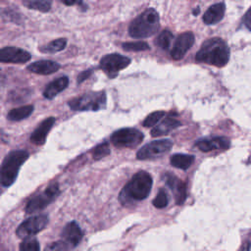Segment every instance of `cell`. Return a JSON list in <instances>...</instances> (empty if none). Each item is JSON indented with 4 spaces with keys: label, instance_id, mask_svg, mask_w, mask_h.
<instances>
[{
    "label": "cell",
    "instance_id": "6da1fadb",
    "mask_svg": "<svg viewBox=\"0 0 251 251\" xmlns=\"http://www.w3.org/2000/svg\"><path fill=\"white\" fill-rule=\"evenodd\" d=\"M151 187V176L144 171L138 172L122 189V191L120 192L119 199L123 205L129 204L132 201L143 200L149 195Z\"/></svg>",
    "mask_w": 251,
    "mask_h": 251
},
{
    "label": "cell",
    "instance_id": "7a4b0ae2",
    "mask_svg": "<svg viewBox=\"0 0 251 251\" xmlns=\"http://www.w3.org/2000/svg\"><path fill=\"white\" fill-rule=\"evenodd\" d=\"M195 59L216 67H224L229 60V48L221 38H210L201 45Z\"/></svg>",
    "mask_w": 251,
    "mask_h": 251
},
{
    "label": "cell",
    "instance_id": "3957f363",
    "mask_svg": "<svg viewBox=\"0 0 251 251\" xmlns=\"http://www.w3.org/2000/svg\"><path fill=\"white\" fill-rule=\"evenodd\" d=\"M160 25L157 11L149 8L136 17L128 26V34L133 38H145L154 34Z\"/></svg>",
    "mask_w": 251,
    "mask_h": 251
},
{
    "label": "cell",
    "instance_id": "277c9868",
    "mask_svg": "<svg viewBox=\"0 0 251 251\" xmlns=\"http://www.w3.org/2000/svg\"><path fill=\"white\" fill-rule=\"evenodd\" d=\"M28 153L25 150L11 151L0 166V184L4 187L12 185L18 177L19 170L27 160Z\"/></svg>",
    "mask_w": 251,
    "mask_h": 251
},
{
    "label": "cell",
    "instance_id": "5b68a950",
    "mask_svg": "<svg viewBox=\"0 0 251 251\" xmlns=\"http://www.w3.org/2000/svg\"><path fill=\"white\" fill-rule=\"evenodd\" d=\"M68 105L74 111H99L106 107V93L89 92L70 100Z\"/></svg>",
    "mask_w": 251,
    "mask_h": 251
},
{
    "label": "cell",
    "instance_id": "8992f818",
    "mask_svg": "<svg viewBox=\"0 0 251 251\" xmlns=\"http://www.w3.org/2000/svg\"><path fill=\"white\" fill-rule=\"evenodd\" d=\"M143 133L132 127H125L114 131L110 137V141L114 146L119 148H133L143 140Z\"/></svg>",
    "mask_w": 251,
    "mask_h": 251
},
{
    "label": "cell",
    "instance_id": "52a82bcc",
    "mask_svg": "<svg viewBox=\"0 0 251 251\" xmlns=\"http://www.w3.org/2000/svg\"><path fill=\"white\" fill-rule=\"evenodd\" d=\"M60 193L59 184L57 182L49 185L42 193L30 198L25 206V212L28 214L37 212L48 206Z\"/></svg>",
    "mask_w": 251,
    "mask_h": 251
},
{
    "label": "cell",
    "instance_id": "ba28073f",
    "mask_svg": "<svg viewBox=\"0 0 251 251\" xmlns=\"http://www.w3.org/2000/svg\"><path fill=\"white\" fill-rule=\"evenodd\" d=\"M130 62L128 57L118 53H112L102 57L100 60V68L110 78H115L119 72L126 69Z\"/></svg>",
    "mask_w": 251,
    "mask_h": 251
},
{
    "label": "cell",
    "instance_id": "9c48e42d",
    "mask_svg": "<svg viewBox=\"0 0 251 251\" xmlns=\"http://www.w3.org/2000/svg\"><path fill=\"white\" fill-rule=\"evenodd\" d=\"M173 146V142L170 139H160L149 142L142 146L136 153L138 160H148L160 157L167 153Z\"/></svg>",
    "mask_w": 251,
    "mask_h": 251
},
{
    "label": "cell",
    "instance_id": "30bf717a",
    "mask_svg": "<svg viewBox=\"0 0 251 251\" xmlns=\"http://www.w3.org/2000/svg\"><path fill=\"white\" fill-rule=\"evenodd\" d=\"M48 224V217L46 215L33 216L24 221L17 228V235L21 238L26 239L38 233Z\"/></svg>",
    "mask_w": 251,
    "mask_h": 251
},
{
    "label": "cell",
    "instance_id": "8fae6325",
    "mask_svg": "<svg viewBox=\"0 0 251 251\" xmlns=\"http://www.w3.org/2000/svg\"><path fill=\"white\" fill-rule=\"evenodd\" d=\"M30 54L21 48L14 46H7L0 49V63L24 64L29 61Z\"/></svg>",
    "mask_w": 251,
    "mask_h": 251
},
{
    "label": "cell",
    "instance_id": "7c38bea8",
    "mask_svg": "<svg viewBox=\"0 0 251 251\" xmlns=\"http://www.w3.org/2000/svg\"><path fill=\"white\" fill-rule=\"evenodd\" d=\"M194 43V34L190 31L183 32L177 36L171 51V56L174 60H180L185 53L191 48Z\"/></svg>",
    "mask_w": 251,
    "mask_h": 251
},
{
    "label": "cell",
    "instance_id": "4fadbf2b",
    "mask_svg": "<svg viewBox=\"0 0 251 251\" xmlns=\"http://www.w3.org/2000/svg\"><path fill=\"white\" fill-rule=\"evenodd\" d=\"M165 181L167 185L171 188L172 192L175 195L176 203L177 205L183 204V202L186 199V186L183 181H181L179 178H177L176 176L171 174L165 175Z\"/></svg>",
    "mask_w": 251,
    "mask_h": 251
},
{
    "label": "cell",
    "instance_id": "5bb4252c",
    "mask_svg": "<svg viewBox=\"0 0 251 251\" xmlns=\"http://www.w3.org/2000/svg\"><path fill=\"white\" fill-rule=\"evenodd\" d=\"M229 139L226 137H211L202 138L196 141L195 146L202 152H209L212 150H225L229 147Z\"/></svg>",
    "mask_w": 251,
    "mask_h": 251
},
{
    "label": "cell",
    "instance_id": "9a60e30c",
    "mask_svg": "<svg viewBox=\"0 0 251 251\" xmlns=\"http://www.w3.org/2000/svg\"><path fill=\"white\" fill-rule=\"evenodd\" d=\"M82 235H83L82 230L80 229L79 226L75 222H71L67 224L61 233L62 240L68 246H72V247L76 246L80 242Z\"/></svg>",
    "mask_w": 251,
    "mask_h": 251
},
{
    "label": "cell",
    "instance_id": "2e32d148",
    "mask_svg": "<svg viewBox=\"0 0 251 251\" xmlns=\"http://www.w3.org/2000/svg\"><path fill=\"white\" fill-rule=\"evenodd\" d=\"M55 124V118L49 117L44 120L38 127L31 133L30 141L35 145H43L46 141V137L48 135L49 130L52 128L53 125Z\"/></svg>",
    "mask_w": 251,
    "mask_h": 251
},
{
    "label": "cell",
    "instance_id": "e0dca14e",
    "mask_svg": "<svg viewBox=\"0 0 251 251\" xmlns=\"http://www.w3.org/2000/svg\"><path fill=\"white\" fill-rule=\"evenodd\" d=\"M180 126V122L177 121L176 118L173 117V115H169L166 118H164L157 126H155L151 130V135L154 137L161 136L168 134L173 129L178 127Z\"/></svg>",
    "mask_w": 251,
    "mask_h": 251
},
{
    "label": "cell",
    "instance_id": "ac0fdd59",
    "mask_svg": "<svg viewBox=\"0 0 251 251\" xmlns=\"http://www.w3.org/2000/svg\"><path fill=\"white\" fill-rule=\"evenodd\" d=\"M60 69V65L57 62L51 60H41L34 62L27 66V71L37 75H51Z\"/></svg>",
    "mask_w": 251,
    "mask_h": 251
},
{
    "label": "cell",
    "instance_id": "d6986e66",
    "mask_svg": "<svg viewBox=\"0 0 251 251\" xmlns=\"http://www.w3.org/2000/svg\"><path fill=\"white\" fill-rule=\"evenodd\" d=\"M226 11V6L224 3H217L208 8V10L203 15V22L206 25H215L220 22Z\"/></svg>",
    "mask_w": 251,
    "mask_h": 251
},
{
    "label": "cell",
    "instance_id": "ffe728a7",
    "mask_svg": "<svg viewBox=\"0 0 251 251\" xmlns=\"http://www.w3.org/2000/svg\"><path fill=\"white\" fill-rule=\"evenodd\" d=\"M69 85V78L67 76H61L50 82L43 91V96L46 99H53L60 92L66 89Z\"/></svg>",
    "mask_w": 251,
    "mask_h": 251
},
{
    "label": "cell",
    "instance_id": "44dd1931",
    "mask_svg": "<svg viewBox=\"0 0 251 251\" xmlns=\"http://www.w3.org/2000/svg\"><path fill=\"white\" fill-rule=\"evenodd\" d=\"M33 109L34 108H33L32 105H25V106H22V107H19V108L12 109L8 113L7 119L10 120V121H15V122L25 120L32 114Z\"/></svg>",
    "mask_w": 251,
    "mask_h": 251
},
{
    "label": "cell",
    "instance_id": "7402d4cb",
    "mask_svg": "<svg viewBox=\"0 0 251 251\" xmlns=\"http://www.w3.org/2000/svg\"><path fill=\"white\" fill-rule=\"evenodd\" d=\"M172 166L181 170H187L194 162V157L187 154H175L170 160Z\"/></svg>",
    "mask_w": 251,
    "mask_h": 251
},
{
    "label": "cell",
    "instance_id": "603a6c76",
    "mask_svg": "<svg viewBox=\"0 0 251 251\" xmlns=\"http://www.w3.org/2000/svg\"><path fill=\"white\" fill-rule=\"evenodd\" d=\"M66 45H67V39L66 38H57V39L47 43L46 45H44L39 50L43 53L53 54V53H57V52H60V51L64 50Z\"/></svg>",
    "mask_w": 251,
    "mask_h": 251
},
{
    "label": "cell",
    "instance_id": "cb8c5ba5",
    "mask_svg": "<svg viewBox=\"0 0 251 251\" xmlns=\"http://www.w3.org/2000/svg\"><path fill=\"white\" fill-rule=\"evenodd\" d=\"M23 4L28 9L46 13L50 10L52 2L48 0H27V1H24Z\"/></svg>",
    "mask_w": 251,
    "mask_h": 251
},
{
    "label": "cell",
    "instance_id": "d4e9b609",
    "mask_svg": "<svg viewBox=\"0 0 251 251\" xmlns=\"http://www.w3.org/2000/svg\"><path fill=\"white\" fill-rule=\"evenodd\" d=\"M173 38H174V35L170 30L168 29L163 30L157 38V45L163 50H168L171 46Z\"/></svg>",
    "mask_w": 251,
    "mask_h": 251
},
{
    "label": "cell",
    "instance_id": "484cf974",
    "mask_svg": "<svg viewBox=\"0 0 251 251\" xmlns=\"http://www.w3.org/2000/svg\"><path fill=\"white\" fill-rule=\"evenodd\" d=\"M0 16L4 20L16 23L18 25H20L22 23V15L19 14L18 12H15L12 9H9V8H1L0 9Z\"/></svg>",
    "mask_w": 251,
    "mask_h": 251
},
{
    "label": "cell",
    "instance_id": "4316f807",
    "mask_svg": "<svg viewBox=\"0 0 251 251\" xmlns=\"http://www.w3.org/2000/svg\"><path fill=\"white\" fill-rule=\"evenodd\" d=\"M165 116V112L164 111H156L151 113L150 115H148L145 120L143 121L142 125L145 127H150L153 126H156Z\"/></svg>",
    "mask_w": 251,
    "mask_h": 251
},
{
    "label": "cell",
    "instance_id": "83f0119b",
    "mask_svg": "<svg viewBox=\"0 0 251 251\" xmlns=\"http://www.w3.org/2000/svg\"><path fill=\"white\" fill-rule=\"evenodd\" d=\"M122 47L126 51H145L148 50L150 47L144 41H135V42H125L122 44Z\"/></svg>",
    "mask_w": 251,
    "mask_h": 251
},
{
    "label": "cell",
    "instance_id": "f1b7e54d",
    "mask_svg": "<svg viewBox=\"0 0 251 251\" xmlns=\"http://www.w3.org/2000/svg\"><path fill=\"white\" fill-rule=\"evenodd\" d=\"M109 154H110V147L108 142H103L92 150V157L96 161L108 156Z\"/></svg>",
    "mask_w": 251,
    "mask_h": 251
},
{
    "label": "cell",
    "instance_id": "f546056e",
    "mask_svg": "<svg viewBox=\"0 0 251 251\" xmlns=\"http://www.w3.org/2000/svg\"><path fill=\"white\" fill-rule=\"evenodd\" d=\"M20 251H40L39 243L34 238H26L20 244Z\"/></svg>",
    "mask_w": 251,
    "mask_h": 251
},
{
    "label": "cell",
    "instance_id": "4dcf8cb0",
    "mask_svg": "<svg viewBox=\"0 0 251 251\" xmlns=\"http://www.w3.org/2000/svg\"><path fill=\"white\" fill-rule=\"evenodd\" d=\"M168 202H169V198H168L167 192L164 189H160L155 199L153 200V205L158 209H162L168 205Z\"/></svg>",
    "mask_w": 251,
    "mask_h": 251
},
{
    "label": "cell",
    "instance_id": "1f68e13d",
    "mask_svg": "<svg viewBox=\"0 0 251 251\" xmlns=\"http://www.w3.org/2000/svg\"><path fill=\"white\" fill-rule=\"evenodd\" d=\"M45 251H69V246L63 240H59L49 244Z\"/></svg>",
    "mask_w": 251,
    "mask_h": 251
},
{
    "label": "cell",
    "instance_id": "d6a6232c",
    "mask_svg": "<svg viewBox=\"0 0 251 251\" xmlns=\"http://www.w3.org/2000/svg\"><path fill=\"white\" fill-rule=\"evenodd\" d=\"M93 71L91 69H88L82 73H80L77 76V83H81L82 81H84L85 79H87L91 75H92Z\"/></svg>",
    "mask_w": 251,
    "mask_h": 251
},
{
    "label": "cell",
    "instance_id": "836d02e7",
    "mask_svg": "<svg viewBox=\"0 0 251 251\" xmlns=\"http://www.w3.org/2000/svg\"><path fill=\"white\" fill-rule=\"evenodd\" d=\"M243 22H244V25H246V27L251 30V8L246 12L245 16H244V19H243Z\"/></svg>",
    "mask_w": 251,
    "mask_h": 251
},
{
    "label": "cell",
    "instance_id": "e575fe53",
    "mask_svg": "<svg viewBox=\"0 0 251 251\" xmlns=\"http://www.w3.org/2000/svg\"><path fill=\"white\" fill-rule=\"evenodd\" d=\"M242 251H251V243H249L248 245H246L245 247H243Z\"/></svg>",
    "mask_w": 251,
    "mask_h": 251
},
{
    "label": "cell",
    "instance_id": "d590c367",
    "mask_svg": "<svg viewBox=\"0 0 251 251\" xmlns=\"http://www.w3.org/2000/svg\"><path fill=\"white\" fill-rule=\"evenodd\" d=\"M198 12H199V9H197V10H194L193 14H194V15H195V14H198Z\"/></svg>",
    "mask_w": 251,
    "mask_h": 251
},
{
    "label": "cell",
    "instance_id": "8d00e7d4",
    "mask_svg": "<svg viewBox=\"0 0 251 251\" xmlns=\"http://www.w3.org/2000/svg\"><path fill=\"white\" fill-rule=\"evenodd\" d=\"M0 194H1V190H0Z\"/></svg>",
    "mask_w": 251,
    "mask_h": 251
}]
</instances>
